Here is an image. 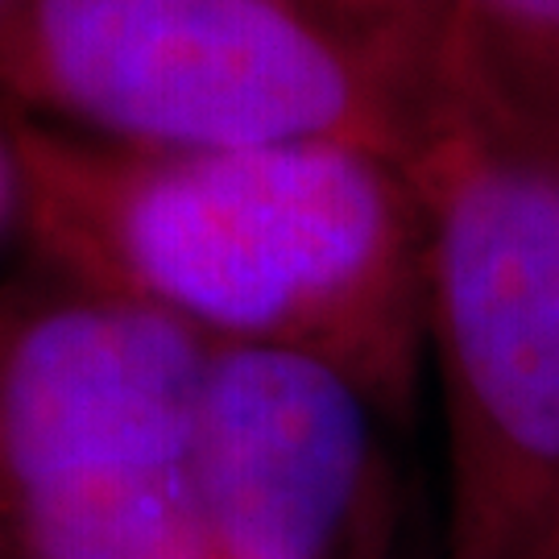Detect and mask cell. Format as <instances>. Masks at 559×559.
Returning a JSON list of instances; mask_svg holds the SVG:
<instances>
[{
    "mask_svg": "<svg viewBox=\"0 0 559 559\" xmlns=\"http://www.w3.org/2000/svg\"><path fill=\"white\" fill-rule=\"evenodd\" d=\"M440 67L543 154L559 150V0H452Z\"/></svg>",
    "mask_w": 559,
    "mask_h": 559,
    "instance_id": "cell-6",
    "label": "cell"
},
{
    "mask_svg": "<svg viewBox=\"0 0 559 559\" xmlns=\"http://www.w3.org/2000/svg\"><path fill=\"white\" fill-rule=\"evenodd\" d=\"M21 224V170L17 154H13V138L9 124L0 117V240L9 233H17Z\"/></svg>",
    "mask_w": 559,
    "mask_h": 559,
    "instance_id": "cell-8",
    "label": "cell"
},
{
    "mask_svg": "<svg viewBox=\"0 0 559 559\" xmlns=\"http://www.w3.org/2000/svg\"><path fill=\"white\" fill-rule=\"evenodd\" d=\"M431 71L299 0L0 4V108L117 145L328 141L402 162Z\"/></svg>",
    "mask_w": 559,
    "mask_h": 559,
    "instance_id": "cell-3",
    "label": "cell"
},
{
    "mask_svg": "<svg viewBox=\"0 0 559 559\" xmlns=\"http://www.w3.org/2000/svg\"><path fill=\"white\" fill-rule=\"evenodd\" d=\"M427 237L440 559H559V170L436 59L402 154Z\"/></svg>",
    "mask_w": 559,
    "mask_h": 559,
    "instance_id": "cell-2",
    "label": "cell"
},
{
    "mask_svg": "<svg viewBox=\"0 0 559 559\" xmlns=\"http://www.w3.org/2000/svg\"><path fill=\"white\" fill-rule=\"evenodd\" d=\"M9 124L25 258L145 302L212 348L353 378L394 427L427 378V237L399 158L357 145L145 150Z\"/></svg>",
    "mask_w": 559,
    "mask_h": 559,
    "instance_id": "cell-1",
    "label": "cell"
},
{
    "mask_svg": "<svg viewBox=\"0 0 559 559\" xmlns=\"http://www.w3.org/2000/svg\"><path fill=\"white\" fill-rule=\"evenodd\" d=\"M207 344L25 258L0 278V559H207Z\"/></svg>",
    "mask_w": 559,
    "mask_h": 559,
    "instance_id": "cell-4",
    "label": "cell"
},
{
    "mask_svg": "<svg viewBox=\"0 0 559 559\" xmlns=\"http://www.w3.org/2000/svg\"><path fill=\"white\" fill-rule=\"evenodd\" d=\"M353 38L378 46L411 67H436L452 0H299Z\"/></svg>",
    "mask_w": 559,
    "mask_h": 559,
    "instance_id": "cell-7",
    "label": "cell"
},
{
    "mask_svg": "<svg viewBox=\"0 0 559 559\" xmlns=\"http://www.w3.org/2000/svg\"><path fill=\"white\" fill-rule=\"evenodd\" d=\"M390 431L323 360L207 344L195 436L207 559H385Z\"/></svg>",
    "mask_w": 559,
    "mask_h": 559,
    "instance_id": "cell-5",
    "label": "cell"
},
{
    "mask_svg": "<svg viewBox=\"0 0 559 559\" xmlns=\"http://www.w3.org/2000/svg\"><path fill=\"white\" fill-rule=\"evenodd\" d=\"M547 158H551V162H556V170H559V150H556V154H547Z\"/></svg>",
    "mask_w": 559,
    "mask_h": 559,
    "instance_id": "cell-9",
    "label": "cell"
},
{
    "mask_svg": "<svg viewBox=\"0 0 559 559\" xmlns=\"http://www.w3.org/2000/svg\"><path fill=\"white\" fill-rule=\"evenodd\" d=\"M0 4H4V0H0Z\"/></svg>",
    "mask_w": 559,
    "mask_h": 559,
    "instance_id": "cell-10",
    "label": "cell"
}]
</instances>
